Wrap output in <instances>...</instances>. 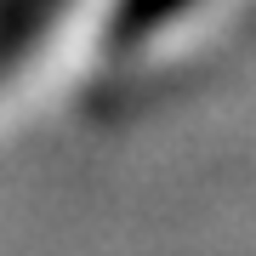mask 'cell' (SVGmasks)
<instances>
[{"label": "cell", "mask_w": 256, "mask_h": 256, "mask_svg": "<svg viewBox=\"0 0 256 256\" xmlns=\"http://www.w3.org/2000/svg\"><path fill=\"white\" fill-rule=\"evenodd\" d=\"M194 0H114V18H108V46L131 52L142 46L148 34H160L171 18H182Z\"/></svg>", "instance_id": "6da1fadb"}]
</instances>
